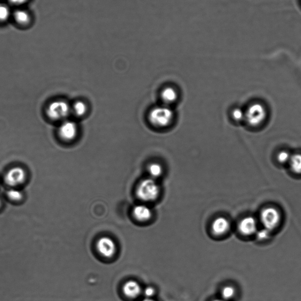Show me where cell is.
<instances>
[{"label":"cell","mask_w":301,"mask_h":301,"mask_svg":"<svg viewBox=\"0 0 301 301\" xmlns=\"http://www.w3.org/2000/svg\"><path fill=\"white\" fill-rule=\"evenodd\" d=\"M270 234H271V231L264 228L261 230H258L255 235L259 240L263 241L267 240L270 236Z\"/></svg>","instance_id":"obj_22"},{"label":"cell","mask_w":301,"mask_h":301,"mask_svg":"<svg viewBox=\"0 0 301 301\" xmlns=\"http://www.w3.org/2000/svg\"><path fill=\"white\" fill-rule=\"evenodd\" d=\"M174 114L169 107L164 106L155 107L149 113L148 119L154 126L164 128L170 125Z\"/></svg>","instance_id":"obj_1"},{"label":"cell","mask_w":301,"mask_h":301,"mask_svg":"<svg viewBox=\"0 0 301 301\" xmlns=\"http://www.w3.org/2000/svg\"><path fill=\"white\" fill-rule=\"evenodd\" d=\"M124 294L130 298H135L140 295L141 288L139 283L136 281L130 280L127 281L123 287Z\"/></svg>","instance_id":"obj_11"},{"label":"cell","mask_w":301,"mask_h":301,"mask_svg":"<svg viewBox=\"0 0 301 301\" xmlns=\"http://www.w3.org/2000/svg\"><path fill=\"white\" fill-rule=\"evenodd\" d=\"M257 221L255 218L247 217L241 220L238 225V230L245 236L254 235L258 231Z\"/></svg>","instance_id":"obj_9"},{"label":"cell","mask_w":301,"mask_h":301,"mask_svg":"<svg viewBox=\"0 0 301 301\" xmlns=\"http://www.w3.org/2000/svg\"><path fill=\"white\" fill-rule=\"evenodd\" d=\"M8 198L14 202H18L23 198V194L22 191L16 189H11L7 193Z\"/></svg>","instance_id":"obj_20"},{"label":"cell","mask_w":301,"mask_h":301,"mask_svg":"<svg viewBox=\"0 0 301 301\" xmlns=\"http://www.w3.org/2000/svg\"><path fill=\"white\" fill-rule=\"evenodd\" d=\"M10 3L15 6H22L28 1V0H9Z\"/></svg>","instance_id":"obj_25"},{"label":"cell","mask_w":301,"mask_h":301,"mask_svg":"<svg viewBox=\"0 0 301 301\" xmlns=\"http://www.w3.org/2000/svg\"><path fill=\"white\" fill-rule=\"evenodd\" d=\"M141 301H156V300H155L154 299H153L152 298H147V297H146V298H145L144 299L142 300Z\"/></svg>","instance_id":"obj_26"},{"label":"cell","mask_w":301,"mask_h":301,"mask_svg":"<svg viewBox=\"0 0 301 301\" xmlns=\"http://www.w3.org/2000/svg\"><path fill=\"white\" fill-rule=\"evenodd\" d=\"M178 98L176 90L172 87H167L162 90L161 98L166 105H170L174 103Z\"/></svg>","instance_id":"obj_13"},{"label":"cell","mask_w":301,"mask_h":301,"mask_svg":"<svg viewBox=\"0 0 301 301\" xmlns=\"http://www.w3.org/2000/svg\"><path fill=\"white\" fill-rule=\"evenodd\" d=\"M212 301H227V300H224V299H223L222 298H220V299H214V300H213Z\"/></svg>","instance_id":"obj_27"},{"label":"cell","mask_w":301,"mask_h":301,"mask_svg":"<svg viewBox=\"0 0 301 301\" xmlns=\"http://www.w3.org/2000/svg\"><path fill=\"white\" fill-rule=\"evenodd\" d=\"M96 248L103 257L109 258L113 257L116 252V245L112 238L104 237L99 239Z\"/></svg>","instance_id":"obj_6"},{"label":"cell","mask_w":301,"mask_h":301,"mask_svg":"<svg viewBox=\"0 0 301 301\" xmlns=\"http://www.w3.org/2000/svg\"><path fill=\"white\" fill-rule=\"evenodd\" d=\"M235 289L231 286L224 287L221 290V298L227 301L233 299L235 295Z\"/></svg>","instance_id":"obj_18"},{"label":"cell","mask_w":301,"mask_h":301,"mask_svg":"<svg viewBox=\"0 0 301 301\" xmlns=\"http://www.w3.org/2000/svg\"><path fill=\"white\" fill-rule=\"evenodd\" d=\"M72 110L76 116L82 117L87 112V107L84 102L78 101L74 104Z\"/></svg>","instance_id":"obj_17"},{"label":"cell","mask_w":301,"mask_h":301,"mask_svg":"<svg viewBox=\"0 0 301 301\" xmlns=\"http://www.w3.org/2000/svg\"><path fill=\"white\" fill-rule=\"evenodd\" d=\"M133 215L138 221L144 222L151 219L152 213L150 208L147 206L138 205L134 207Z\"/></svg>","instance_id":"obj_12"},{"label":"cell","mask_w":301,"mask_h":301,"mask_svg":"<svg viewBox=\"0 0 301 301\" xmlns=\"http://www.w3.org/2000/svg\"><path fill=\"white\" fill-rule=\"evenodd\" d=\"M59 136L64 141H71L75 139L78 134L77 124L72 121H65L58 130Z\"/></svg>","instance_id":"obj_8"},{"label":"cell","mask_w":301,"mask_h":301,"mask_svg":"<svg viewBox=\"0 0 301 301\" xmlns=\"http://www.w3.org/2000/svg\"><path fill=\"white\" fill-rule=\"evenodd\" d=\"M1 205H2V200H1V199H0V206H1Z\"/></svg>","instance_id":"obj_28"},{"label":"cell","mask_w":301,"mask_h":301,"mask_svg":"<svg viewBox=\"0 0 301 301\" xmlns=\"http://www.w3.org/2000/svg\"><path fill=\"white\" fill-rule=\"evenodd\" d=\"M12 15L11 10L8 5L0 4V22H6Z\"/></svg>","instance_id":"obj_19"},{"label":"cell","mask_w":301,"mask_h":301,"mask_svg":"<svg viewBox=\"0 0 301 301\" xmlns=\"http://www.w3.org/2000/svg\"><path fill=\"white\" fill-rule=\"evenodd\" d=\"M230 229V223L226 218L219 217L213 221L212 230L214 234L221 236L226 234Z\"/></svg>","instance_id":"obj_10"},{"label":"cell","mask_w":301,"mask_h":301,"mask_svg":"<svg viewBox=\"0 0 301 301\" xmlns=\"http://www.w3.org/2000/svg\"><path fill=\"white\" fill-rule=\"evenodd\" d=\"M291 156L292 155H290L288 151H282L278 153L277 155V160L279 163L285 164L289 163Z\"/></svg>","instance_id":"obj_21"},{"label":"cell","mask_w":301,"mask_h":301,"mask_svg":"<svg viewBox=\"0 0 301 301\" xmlns=\"http://www.w3.org/2000/svg\"><path fill=\"white\" fill-rule=\"evenodd\" d=\"M148 171L152 178L160 177L163 172V168L160 164L153 162L148 166Z\"/></svg>","instance_id":"obj_16"},{"label":"cell","mask_w":301,"mask_h":301,"mask_svg":"<svg viewBox=\"0 0 301 301\" xmlns=\"http://www.w3.org/2000/svg\"><path fill=\"white\" fill-rule=\"evenodd\" d=\"M144 294L147 298H151L154 295L155 290L152 287H147L145 289Z\"/></svg>","instance_id":"obj_24"},{"label":"cell","mask_w":301,"mask_h":301,"mask_svg":"<svg viewBox=\"0 0 301 301\" xmlns=\"http://www.w3.org/2000/svg\"><path fill=\"white\" fill-rule=\"evenodd\" d=\"M245 112L240 109H236L233 111V117L237 122H241L245 120Z\"/></svg>","instance_id":"obj_23"},{"label":"cell","mask_w":301,"mask_h":301,"mask_svg":"<svg viewBox=\"0 0 301 301\" xmlns=\"http://www.w3.org/2000/svg\"><path fill=\"white\" fill-rule=\"evenodd\" d=\"M13 16L16 22L20 25H26L30 21V16L26 10L18 9L13 13Z\"/></svg>","instance_id":"obj_14"},{"label":"cell","mask_w":301,"mask_h":301,"mask_svg":"<svg viewBox=\"0 0 301 301\" xmlns=\"http://www.w3.org/2000/svg\"><path fill=\"white\" fill-rule=\"evenodd\" d=\"M70 112V106L63 100H58L51 103L47 110L48 117L53 120L66 119Z\"/></svg>","instance_id":"obj_5"},{"label":"cell","mask_w":301,"mask_h":301,"mask_svg":"<svg viewBox=\"0 0 301 301\" xmlns=\"http://www.w3.org/2000/svg\"><path fill=\"white\" fill-rule=\"evenodd\" d=\"M26 174L24 169L20 167H15L7 172L5 181L7 184L16 186L23 184L25 181Z\"/></svg>","instance_id":"obj_7"},{"label":"cell","mask_w":301,"mask_h":301,"mask_svg":"<svg viewBox=\"0 0 301 301\" xmlns=\"http://www.w3.org/2000/svg\"><path fill=\"white\" fill-rule=\"evenodd\" d=\"M260 220L264 228L271 231L278 226L281 214L274 207L265 208L260 214Z\"/></svg>","instance_id":"obj_4"},{"label":"cell","mask_w":301,"mask_h":301,"mask_svg":"<svg viewBox=\"0 0 301 301\" xmlns=\"http://www.w3.org/2000/svg\"><path fill=\"white\" fill-rule=\"evenodd\" d=\"M245 114V120L249 125L257 127L264 122L266 117V111L261 104L257 103L249 107Z\"/></svg>","instance_id":"obj_3"},{"label":"cell","mask_w":301,"mask_h":301,"mask_svg":"<svg viewBox=\"0 0 301 301\" xmlns=\"http://www.w3.org/2000/svg\"><path fill=\"white\" fill-rule=\"evenodd\" d=\"M290 169L296 174H301V154L292 155L289 162Z\"/></svg>","instance_id":"obj_15"},{"label":"cell","mask_w":301,"mask_h":301,"mask_svg":"<svg viewBox=\"0 0 301 301\" xmlns=\"http://www.w3.org/2000/svg\"><path fill=\"white\" fill-rule=\"evenodd\" d=\"M159 193L160 186L152 178L142 180L137 186V195L144 202H153L157 198Z\"/></svg>","instance_id":"obj_2"}]
</instances>
